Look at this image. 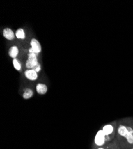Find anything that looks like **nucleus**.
I'll return each mask as SVG.
<instances>
[{"instance_id": "f257e3e1", "label": "nucleus", "mask_w": 133, "mask_h": 149, "mask_svg": "<svg viewBox=\"0 0 133 149\" xmlns=\"http://www.w3.org/2000/svg\"><path fill=\"white\" fill-rule=\"evenodd\" d=\"M118 132L120 136L125 137L129 144H133V130L131 127L120 125L118 130Z\"/></svg>"}, {"instance_id": "f03ea898", "label": "nucleus", "mask_w": 133, "mask_h": 149, "mask_svg": "<svg viewBox=\"0 0 133 149\" xmlns=\"http://www.w3.org/2000/svg\"><path fill=\"white\" fill-rule=\"evenodd\" d=\"M39 64L37 54L34 53H29L28 59L26 61V67L28 69H33Z\"/></svg>"}, {"instance_id": "7ed1b4c3", "label": "nucleus", "mask_w": 133, "mask_h": 149, "mask_svg": "<svg viewBox=\"0 0 133 149\" xmlns=\"http://www.w3.org/2000/svg\"><path fill=\"white\" fill-rule=\"evenodd\" d=\"M31 47L29 49V53H34L37 54L41 53L42 47L40 42L35 38H32L30 42Z\"/></svg>"}, {"instance_id": "20e7f679", "label": "nucleus", "mask_w": 133, "mask_h": 149, "mask_svg": "<svg viewBox=\"0 0 133 149\" xmlns=\"http://www.w3.org/2000/svg\"><path fill=\"white\" fill-rule=\"evenodd\" d=\"M105 134L104 133L103 130H99L97 133L94 142L97 146H101L104 144L105 142Z\"/></svg>"}, {"instance_id": "39448f33", "label": "nucleus", "mask_w": 133, "mask_h": 149, "mask_svg": "<svg viewBox=\"0 0 133 149\" xmlns=\"http://www.w3.org/2000/svg\"><path fill=\"white\" fill-rule=\"evenodd\" d=\"M26 78L30 81H35L38 79V73L33 69H27L25 72Z\"/></svg>"}, {"instance_id": "423d86ee", "label": "nucleus", "mask_w": 133, "mask_h": 149, "mask_svg": "<svg viewBox=\"0 0 133 149\" xmlns=\"http://www.w3.org/2000/svg\"><path fill=\"white\" fill-rule=\"evenodd\" d=\"M3 34L4 38L8 40H14L15 37V33L13 32V31H12V29H11L10 28H5L3 30Z\"/></svg>"}, {"instance_id": "0eeeda50", "label": "nucleus", "mask_w": 133, "mask_h": 149, "mask_svg": "<svg viewBox=\"0 0 133 149\" xmlns=\"http://www.w3.org/2000/svg\"><path fill=\"white\" fill-rule=\"evenodd\" d=\"M36 90H37V93L40 95H44L46 94L48 90L47 86L42 83H39L36 86Z\"/></svg>"}, {"instance_id": "6e6552de", "label": "nucleus", "mask_w": 133, "mask_h": 149, "mask_svg": "<svg viewBox=\"0 0 133 149\" xmlns=\"http://www.w3.org/2000/svg\"><path fill=\"white\" fill-rule=\"evenodd\" d=\"M19 53V50L18 47L15 45L10 47V48L9 49L8 54L10 57L15 59V58H16V57H17Z\"/></svg>"}, {"instance_id": "1a4fd4ad", "label": "nucleus", "mask_w": 133, "mask_h": 149, "mask_svg": "<svg viewBox=\"0 0 133 149\" xmlns=\"http://www.w3.org/2000/svg\"><path fill=\"white\" fill-rule=\"evenodd\" d=\"M15 35L17 38L20 40H24L26 37L25 31H24V29L22 28H19L18 29H17Z\"/></svg>"}, {"instance_id": "9d476101", "label": "nucleus", "mask_w": 133, "mask_h": 149, "mask_svg": "<svg viewBox=\"0 0 133 149\" xmlns=\"http://www.w3.org/2000/svg\"><path fill=\"white\" fill-rule=\"evenodd\" d=\"M103 131L106 135H108L112 133L114 131V128L111 125H106L103 127Z\"/></svg>"}, {"instance_id": "9b49d317", "label": "nucleus", "mask_w": 133, "mask_h": 149, "mask_svg": "<svg viewBox=\"0 0 133 149\" xmlns=\"http://www.w3.org/2000/svg\"><path fill=\"white\" fill-rule=\"evenodd\" d=\"M33 95V91L30 88H26L24 91L23 97L24 99H29L32 97Z\"/></svg>"}, {"instance_id": "f8f14e48", "label": "nucleus", "mask_w": 133, "mask_h": 149, "mask_svg": "<svg viewBox=\"0 0 133 149\" xmlns=\"http://www.w3.org/2000/svg\"><path fill=\"white\" fill-rule=\"evenodd\" d=\"M13 65L16 70L18 71L21 70V68H22L21 64L20 63V61L17 58H15L13 60Z\"/></svg>"}, {"instance_id": "ddd939ff", "label": "nucleus", "mask_w": 133, "mask_h": 149, "mask_svg": "<svg viewBox=\"0 0 133 149\" xmlns=\"http://www.w3.org/2000/svg\"><path fill=\"white\" fill-rule=\"evenodd\" d=\"M98 149H104V148H98Z\"/></svg>"}]
</instances>
